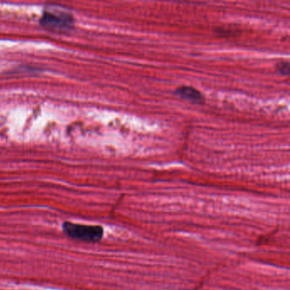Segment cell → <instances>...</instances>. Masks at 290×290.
<instances>
[{
    "mask_svg": "<svg viewBox=\"0 0 290 290\" xmlns=\"http://www.w3.org/2000/svg\"><path fill=\"white\" fill-rule=\"evenodd\" d=\"M63 232L72 239L85 243H97L103 237L104 230L101 225H88L66 221L63 224Z\"/></svg>",
    "mask_w": 290,
    "mask_h": 290,
    "instance_id": "obj_1",
    "label": "cell"
},
{
    "mask_svg": "<svg viewBox=\"0 0 290 290\" xmlns=\"http://www.w3.org/2000/svg\"><path fill=\"white\" fill-rule=\"evenodd\" d=\"M278 69H279V71L281 72L282 74L284 75H288L290 73V64L289 63H281L278 66Z\"/></svg>",
    "mask_w": 290,
    "mask_h": 290,
    "instance_id": "obj_4",
    "label": "cell"
},
{
    "mask_svg": "<svg viewBox=\"0 0 290 290\" xmlns=\"http://www.w3.org/2000/svg\"><path fill=\"white\" fill-rule=\"evenodd\" d=\"M176 94L181 98L196 102V103H201L202 101H204V97L201 93L192 87H187V86L181 87L176 90Z\"/></svg>",
    "mask_w": 290,
    "mask_h": 290,
    "instance_id": "obj_3",
    "label": "cell"
},
{
    "mask_svg": "<svg viewBox=\"0 0 290 290\" xmlns=\"http://www.w3.org/2000/svg\"><path fill=\"white\" fill-rule=\"evenodd\" d=\"M40 23L46 29L63 33L72 28L74 19L70 13L52 8L44 12Z\"/></svg>",
    "mask_w": 290,
    "mask_h": 290,
    "instance_id": "obj_2",
    "label": "cell"
}]
</instances>
